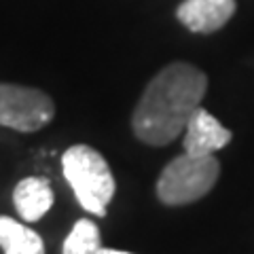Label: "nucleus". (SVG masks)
<instances>
[{
	"mask_svg": "<svg viewBox=\"0 0 254 254\" xmlns=\"http://www.w3.org/2000/svg\"><path fill=\"white\" fill-rule=\"evenodd\" d=\"M98 254H131V252H121V250H113V248H102V246H100Z\"/></svg>",
	"mask_w": 254,
	"mask_h": 254,
	"instance_id": "obj_10",
	"label": "nucleus"
},
{
	"mask_svg": "<svg viewBox=\"0 0 254 254\" xmlns=\"http://www.w3.org/2000/svg\"><path fill=\"white\" fill-rule=\"evenodd\" d=\"M53 190L47 178L30 176L19 180V185L13 190V203L17 208L19 216L28 222L41 220L53 205Z\"/></svg>",
	"mask_w": 254,
	"mask_h": 254,
	"instance_id": "obj_7",
	"label": "nucleus"
},
{
	"mask_svg": "<svg viewBox=\"0 0 254 254\" xmlns=\"http://www.w3.org/2000/svg\"><path fill=\"white\" fill-rule=\"evenodd\" d=\"M62 172L78 203L95 216H106V208L117 189L106 159L91 146L74 144L62 155Z\"/></svg>",
	"mask_w": 254,
	"mask_h": 254,
	"instance_id": "obj_2",
	"label": "nucleus"
},
{
	"mask_svg": "<svg viewBox=\"0 0 254 254\" xmlns=\"http://www.w3.org/2000/svg\"><path fill=\"white\" fill-rule=\"evenodd\" d=\"M100 250V229L89 218L74 222L70 235L64 240L62 254H98Z\"/></svg>",
	"mask_w": 254,
	"mask_h": 254,
	"instance_id": "obj_9",
	"label": "nucleus"
},
{
	"mask_svg": "<svg viewBox=\"0 0 254 254\" xmlns=\"http://www.w3.org/2000/svg\"><path fill=\"white\" fill-rule=\"evenodd\" d=\"M208 76L187 62H174L146 85L131 117L133 133L144 144L165 146L174 142L199 108Z\"/></svg>",
	"mask_w": 254,
	"mask_h": 254,
	"instance_id": "obj_1",
	"label": "nucleus"
},
{
	"mask_svg": "<svg viewBox=\"0 0 254 254\" xmlns=\"http://www.w3.org/2000/svg\"><path fill=\"white\" fill-rule=\"evenodd\" d=\"M220 163L214 155L182 153L165 165L157 180V197L165 205H185L201 199L214 189Z\"/></svg>",
	"mask_w": 254,
	"mask_h": 254,
	"instance_id": "obj_3",
	"label": "nucleus"
},
{
	"mask_svg": "<svg viewBox=\"0 0 254 254\" xmlns=\"http://www.w3.org/2000/svg\"><path fill=\"white\" fill-rule=\"evenodd\" d=\"M0 248L4 254H45L41 235L11 216H0Z\"/></svg>",
	"mask_w": 254,
	"mask_h": 254,
	"instance_id": "obj_8",
	"label": "nucleus"
},
{
	"mask_svg": "<svg viewBox=\"0 0 254 254\" xmlns=\"http://www.w3.org/2000/svg\"><path fill=\"white\" fill-rule=\"evenodd\" d=\"M233 133L222 127L205 108H197L185 127V153L190 155H214L231 142Z\"/></svg>",
	"mask_w": 254,
	"mask_h": 254,
	"instance_id": "obj_5",
	"label": "nucleus"
},
{
	"mask_svg": "<svg viewBox=\"0 0 254 254\" xmlns=\"http://www.w3.org/2000/svg\"><path fill=\"white\" fill-rule=\"evenodd\" d=\"M55 117V104L36 87L0 83V125L17 131H38Z\"/></svg>",
	"mask_w": 254,
	"mask_h": 254,
	"instance_id": "obj_4",
	"label": "nucleus"
},
{
	"mask_svg": "<svg viewBox=\"0 0 254 254\" xmlns=\"http://www.w3.org/2000/svg\"><path fill=\"white\" fill-rule=\"evenodd\" d=\"M235 0H185L176 9V17L190 32L212 34L233 17Z\"/></svg>",
	"mask_w": 254,
	"mask_h": 254,
	"instance_id": "obj_6",
	"label": "nucleus"
}]
</instances>
